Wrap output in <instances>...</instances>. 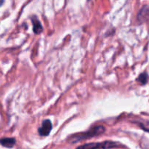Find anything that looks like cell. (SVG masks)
Returning a JSON list of instances; mask_svg holds the SVG:
<instances>
[{
	"instance_id": "7a4b0ae2",
	"label": "cell",
	"mask_w": 149,
	"mask_h": 149,
	"mask_svg": "<svg viewBox=\"0 0 149 149\" xmlns=\"http://www.w3.org/2000/svg\"><path fill=\"white\" fill-rule=\"evenodd\" d=\"M122 146L121 143L114 141H106L100 143H90L79 146L77 149H112Z\"/></svg>"
},
{
	"instance_id": "5b68a950",
	"label": "cell",
	"mask_w": 149,
	"mask_h": 149,
	"mask_svg": "<svg viewBox=\"0 0 149 149\" xmlns=\"http://www.w3.org/2000/svg\"><path fill=\"white\" fill-rule=\"evenodd\" d=\"M149 18V6L145 5L141 8L138 15V20L141 23L146 21Z\"/></svg>"
},
{
	"instance_id": "277c9868",
	"label": "cell",
	"mask_w": 149,
	"mask_h": 149,
	"mask_svg": "<svg viewBox=\"0 0 149 149\" xmlns=\"http://www.w3.org/2000/svg\"><path fill=\"white\" fill-rule=\"evenodd\" d=\"M31 22L33 25V31L35 34H40L43 31V27L41 22L36 15L32 16Z\"/></svg>"
},
{
	"instance_id": "3957f363",
	"label": "cell",
	"mask_w": 149,
	"mask_h": 149,
	"mask_svg": "<svg viewBox=\"0 0 149 149\" xmlns=\"http://www.w3.org/2000/svg\"><path fill=\"white\" fill-rule=\"evenodd\" d=\"M52 129V125L51 121L49 119H46V120L43 121L42 126L38 130V132L41 136H47L49 135Z\"/></svg>"
},
{
	"instance_id": "8992f818",
	"label": "cell",
	"mask_w": 149,
	"mask_h": 149,
	"mask_svg": "<svg viewBox=\"0 0 149 149\" xmlns=\"http://www.w3.org/2000/svg\"><path fill=\"white\" fill-rule=\"evenodd\" d=\"M16 141L15 138H4L0 139V144L5 148H13L15 145Z\"/></svg>"
},
{
	"instance_id": "6da1fadb",
	"label": "cell",
	"mask_w": 149,
	"mask_h": 149,
	"mask_svg": "<svg viewBox=\"0 0 149 149\" xmlns=\"http://www.w3.org/2000/svg\"><path fill=\"white\" fill-rule=\"evenodd\" d=\"M106 132V127L102 125H97L91 127L88 130L84 132H80V133L75 134L68 138V141L70 143H76L79 141H84V140L90 139L91 138L98 136L102 135Z\"/></svg>"
},
{
	"instance_id": "52a82bcc",
	"label": "cell",
	"mask_w": 149,
	"mask_h": 149,
	"mask_svg": "<svg viewBox=\"0 0 149 149\" xmlns=\"http://www.w3.org/2000/svg\"><path fill=\"white\" fill-rule=\"evenodd\" d=\"M148 75L147 73L144 72L142 73L139 75L138 78L137 79V81L138 82L141 83V84H146L147 82H148Z\"/></svg>"
}]
</instances>
